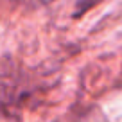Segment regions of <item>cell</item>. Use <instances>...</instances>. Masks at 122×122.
<instances>
[{
  "label": "cell",
  "instance_id": "cell-1",
  "mask_svg": "<svg viewBox=\"0 0 122 122\" xmlns=\"http://www.w3.org/2000/svg\"><path fill=\"white\" fill-rule=\"evenodd\" d=\"M49 79L22 61H0V117L20 120L23 111L36 108L49 92Z\"/></svg>",
  "mask_w": 122,
  "mask_h": 122
},
{
  "label": "cell",
  "instance_id": "cell-2",
  "mask_svg": "<svg viewBox=\"0 0 122 122\" xmlns=\"http://www.w3.org/2000/svg\"><path fill=\"white\" fill-rule=\"evenodd\" d=\"M101 2H102V0H76L72 18H74V20H79L81 16H84L86 13H90L93 7H97Z\"/></svg>",
  "mask_w": 122,
  "mask_h": 122
}]
</instances>
